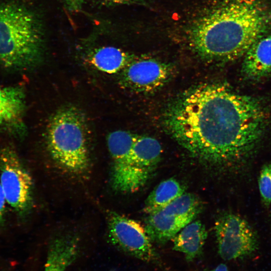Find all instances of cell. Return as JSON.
<instances>
[{
	"label": "cell",
	"mask_w": 271,
	"mask_h": 271,
	"mask_svg": "<svg viewBox=\"0 0 271 271\" xmlns=\"http://www.w3.org/2000/svg\"><path fill=\"white\" fill-rule=\"evenodd\" d=\"M185 193V188L174 178L161 182L146 199L144 211L148 214L155 212L166 207Z\"/></svg>",
	"instance_id": "cell-17"
},
{
	"label": "cell",
	"mask_w": 271,
	"mask_h": 271,
	"mask_svg": "<svg viewBox=\"0 0 271 271\" xmlns=\"http://www.w3.org/2000/svg\"><path fill=\"white\" fill-rule=\"evenodd\" d=\"M241 72L247 79L258 80L271 73V33L255 41L244 54Z\"/></svg>",
	"instance_id": "cell-13"
},
{
	"label": "cell",
	"mask_w": 271,
	"mask_h": 271,
	"mask_svg": "<svg viewBox=\"0 0 271 271\" xmlns=\"http://www.w3.org/2000/svg\"><path fill=\"white\" fill-rule=\"evenodd\" d=\"M0 183L7 204L19 217L25 216L32 206L33 181L18 154L10 146L0 150Z\"/></svg>",
	"instance_id": "cell-6"
},
{
	"label": "cell",
	"mask_w": 271,
	"mask_h": 271,
	"mask_svg": "<svg viewBox=\"0 0 271 271\" xmlns=\"http://www.w3.org/2000/svg\"><path fill=\"white\" fill-rule=\"evenodd\" d=\"M78 254L77 240L71 236H61L51 243L43 271H65Z\"/></svg>",
	"instance_id": "cell-15"
},
{
	"label": "cell",
	"mask_w": 271,
	"mask_h": 271,
	"mask_svg": "<svg viewBox=\"0 0 271 271\" xmlns=\"http://www.w3.org/2000/svg\"><path fill=\"white\" fill-rule=\"evenodd\" d=\"M111 242L127 253L143 261L156 260L158 255L145 226L139 222L114 212L108 216Z\"/></svg>",
	"instance_id": "cell-8"
},
{
	"label": "cell",
	"mask_w": 271,
	"mask_h": 271,
	"mask_svg": "<svg viewBox=\"0 0 271 271\" xmlns=\"http://www.w3.org/2000/svg\"><path fill=\"white\" fill-rule=\"evenodd\" d=\"M121 85L143 93L154 92L171 79L172 68L169 64L153 58H134L120 72Z\"/></svg>",
	"instance_id": "cell-9"
},
{
	"label": "cell",
	"mask_w": 271,
	"mask_h": 271,
	"mask_svg": "<svg viewBox=\"0 0 271 271\" xmlns=\"http://www.w3.org/2000/svg\"><path fill=\"white\" fill-rule=\"evenodd\" d=\"M162 147L156 139L138 135L131 152L132 193L142 188L150 179L160 161Z\"/></svg>",
	"instance_id": "cell-11"
},
{
	"label": "cell",
	"mask_w": 271,
	"mask_h": 271,
	"mask_svg": "<svg viewBox=\"0 0 271 271\" xmlns=\"http://www.w3.org/2000/svg\"><path fill=\"white\" fill-rule=\"evenodd\" d=\"M265 116L254 98L210 83L173 100L165 111L164 123L191 156L206 166L224 169L250 156L262 137Z\"/></svg>",
	"instance_id": "cell-1"
},
{
	"label": "cell",
	"mask_w": 271,
	"mask_h": 271,
	"mask_svg": "<svg viewBox=\"0 0 271 271\" xmlns=\"http://www.w3.org/2000/svg\"><path fill=\"white\" fill-rule=\"evenodd\" d=\"M7 203L5 195L0 183V226H3L5 224Z\"/></svg>",
	"instance_id": "cell-19"
},
{
	"label": "cell",
	"mask_w": 271,
	"mask_h": 271,
	"mask_svg": "<svg viewBox=\"0 0 271 271\" xmlns=\"http://www.w3.org/2000/svg\"><path fill=\"white\" fill-rule=\"evenodd\" d=\"M205 225L200 220H193L174 237L173 249L184 253L187 261H192L202 253L207 237Z\"/></svg>",
	"instance_id": "cell-14"
},
{
	"label": "cell",
	"mask_w": 271,
	"mask_h": 271,
	"mask_svg": "<svg viewBox=\"0 0 271 271\" xmlns=\"http://www.w3.org/2000/svg\"><path fill=\"white\" fill-rule=\"evenodd\" d=\"M138 136L117 130L107 136V145L112 159L111 183L113 188L120 192L132 193L131 157Z\"/></svg>",
	"instance_id": "cell-10"
},
{
	"label": "cell",
	"mask_w": 271,
	"mask_h": 271,
	"mask_svg": "<svg viewBox=\"0 0 271 271\" xmlns=\"http://www.w3.org/2000/svg\"><path fill=\"white\" fill-rule=\"evenodd\" d=\"M25 110L23 89L0 85V133L22 135L25 131Z\"/></svg>",
	"instance_id": "cell-12"
},
{
	"label": "cell",
	"mask_w": 271,
	"mask_h": 271,
	"mask_svg": "<svg viewBox=\"0 0 271 271\" xmlns=\"http://www.w3.org/2000/svg\"><path fill=\"white\" fill-rule=\"evenodd\" d=\"M218 253L224 260L244 259L258 248L257 233L243 217L233 213L220 215L215 222Z\"/></svg>",
	"instance_id": "cell-7"
},
{
	"label": "cell",
	"mask_w": 271,
	"mask_h": 271,
	"mask_svg": "<svg viewBox=\"0 0 271 271\" xmlns=\"http://www.w3.org/2000/svg\"><path fill=\"white\" fill-rule=\"evenodd\" d=\"M41 21L23 0H0V63L23 69L32 66L42 54Z\"/></svg>",
	"instance_id": "cell-3"
},
{
	"label": "cell",
	"mask_w": 271,
	"mask_h": 271,
	"mask_svg": "<svg viewBox=\"0 0 271 271\" xmlns=\"http://www.w3.org/2000/svg\"><path fill=\"white\" fill-rule=\"evenodd\" d=\"M46 141L52 158L67 172L80 175L88 169L86 123L77 108L65 106L54 113L47 126Z\"/></svg>",
	"instance_id": "cell-4"
},
{
	"label": "cell",
	"mask_w": 271,
	"mask_h": 271,
	"mask_svg": "<svg viewBox=\"0 0 271 271\" xmlns=\"http://www.w3.org/2000/svg\"><path fill=\"white\" fill-rule=\"evenodd\" d=\"M202 271H229V270L225 264L220 263L214 268L205 269Z\"/></svg>",
	"instance_id": "cell-22"
},
{
	"label": "cell",
	"mask_w": 271,
	"mask_h": 271,
	"mask_svg": "<svg viewBox=\"0 0 271 271\" xmlns=\"http://www.w3.org/2000/svg\"><path fill=\"white\" fill-rule=\"evenodd\" d=\"M111 4L123 5L131 4H143L145 0H100Z\"/></svg>",
	"instance_id": "cell-20"
},
{
	"label": "cell",
	"mask_w": 271,
	"mask_h": 271,
	"mask_svg": "<svg viewBox=\"0 0 271 271\" xmlns=\"http://www.w3.org/2000/svg\"><path fill=\"white\" fill-rule=\"evenodd\" d=\"M271 28V11L260 0H229L189 27L193 51L209 62H227L244 55Z\"/></svg>",
	"instance_id": "cell-2"
},
{
	"label": "cell",
	"mask_w": 271,
	"mask_h": 271,
	"mask_svg": "<svg viewBox=\"0 0 271 271\" xmlns=\"http://www.w3.org/2000/svg\"><path fill=\"white\" fill-rule=\"evenodd\" d=\"M202 209V202L198 196L185 193L163 208L148 214L146 232L152 242L165 243L194 220Z\"/></svg>",
	"instance_id": "cell-5"
},
{
	"label": "cell",
	"mask_w": 271,
	"mask_h": 271,
	"mask_svg": "<svg viewBox=\"0 0 271 271\" xmlns=\"http://www.w3.org/2000/svg\"><path fill=\"white\" fill-rule=\"evenodd\" d=\"M86 0H64L65 4L70 9L78 8Z\"/></svg>",
	"instance_id": "cell-21"
},
{
	"label": "cell",
	"mask_w": 271,
	"mask_h": 271,
	"mask_svg": "<svg viewBox=\"0 0 271 271\" xmlns=\"http://www.w3.org/2000/svg\"><path fill=\"white\" fill-rule=\"evenodd\" d=\"M133 58L129 53L112 46L95 49L88 56L90 64L99 71L108 74L121 72Z\"/></svg>",
	"instance_id": "cell-16"
},
{
	"label": "cell",
	"mask_w": 271,
	"mask_h": 271,
	"mask_svg": "<svg viewBox=\"0 0 271 271\" xmlns=\"http://www.w3.org/2000/svg\"><path fill=\"white\" fill-rule=\"evenodd\" d=\"M258 187L263 203L269 206L271 204V163L264 165L260 170Z\"/></svg>",
	"instance_id": "cell-18"
}]
</instances>
